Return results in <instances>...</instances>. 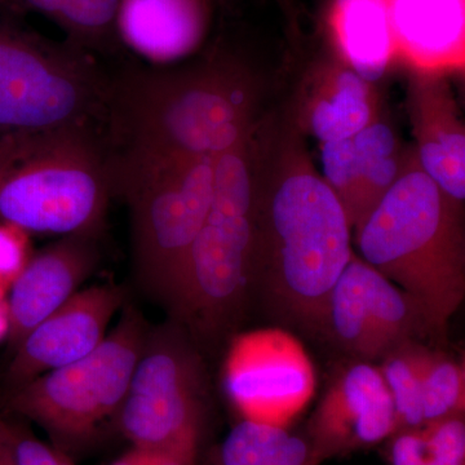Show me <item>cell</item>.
Returning <instances> with one entry per match:
<instances>
[{
    "label": "cell",
    "instance_id": "22",
    "mask_svg": "<svg viewBox=\"0 0 465 465\" xmlns=\"http://www.w3.org/2000/svg\"><path fill=\"white\" fill-rule=\"evenodd\" d=\"M11 11L35 12L52 21L66 41L96 54L119 47L116 17L121 0H0Z\"/></svg>",
    "mask_w": 465,
    "mask_h": 465
},
{
    "label": "cell",
    "instance_id": "16",
    "mask_svg": "<svg viewBox=\"0 0 465 465\" xmlns=\"http://www.w3.org/2000/svg\"><path fill=\"white\" fill-rule=\"evenodd\" d=\"M409 113L419 164L446 194L464 203L465 130L442 73L416 70L410 84Z\"/></svg>",
    "mask_w": 465,
    "mask_h": 465
},
{
    "label": "cell",
    "instance_id": "17",
    "mask_svg": "<svg viewBox=\"0 0 465 465\" xmlns=\"http://www.w3.org/2000/svg\"><path fill=\"white\" fill-rule=\"evenodd\" d=\"M381 115L374 84L341 57L311 70L296 105L295 125L321 143L348 139Z\"/></svg>",
    "mask_w": 465,
    "mask_h": 465
},
{
    "label": "cell",
    "instance_id": "10",
    "mask_svg": "<svg viewBox=\"0 0 465 465\" xmlns=\"http://www.w3.org/2000/svg\"><path fill=\"white\" fill-rule=\"evenodd\" d=\"M427 338L433 333L411 296L353 252L330 296L322 341L351 360L375 363Z\"/></svg>",
    "mask_w": 465,
    "mask_h": 465
},
{
    "label": "cell",
    "instance_id": "4",
    "mask_svg": "<svg viewBox=\"0 0 465 465\" xmlns=\"http://www.w3.org/2000/svg\"><path fill=\"white\" fill-rule=\"evenodd\" d=\"M259 173L258 125L217 159L213 203L166 308L201 351L231 336L253 295Z\"/></svg>",
    "mask_w": 465,
    "mask_h": 465
},
{
    "label": "cell",
    "instance_id": "24",
    "mask_svg": "<svg viewBox=\"0 0 465 465\" xmlns=\"http://www.w3.org/2000/svg\"><path fill=\"white\" fill-rule=\"evenodd\" d=\"M424 425L465 414V365L428 347L423 366Z\"/></svg>",
    "mask_w": 465,
    "mask_h": 465
},
{
    "label": "cell",
    "instance_id": "25",
    "mask_svg": "<svg viewBox=\"0 0 465 465\" xmlns=\"http://www.w3.org/2000/svg\"><path fill=\"white\" fill-rule=\"evenodd\" d=\"M421 430L428 465H465V415L430 421Z\"/></svg>",
    "mask_w": 465,
    "mask_h": 465
},
{
    "label": "cell",
    "instance_id": "20",
    "mask_svg": "<svg viewBox=\"0 0 465 465\" xmlns=\"http://www.w3.org/2000/svg\"><path fill=\"white\" fill-rule=\"evenodd\" d=\"M330 26L338 56L370 84L397 56L388 0H333Z\"/></svg>",
    "mask_w": 465,
    "mask_h": 465
},
{
    "label": "cell",
    "instance_id": "18",
    "mask_svg": "<svg viewBox=\"0 0 465 465\" xmlns=\"http://www.w3.org/2000/svg\"><path fill=\"white\" fill-rule=\"evenodd\" d=\"M211 18V0H121L116 32L128 50L166 66L203 45Z\"/></svg>",
    "mask_w": 465,
    "mask_h": 465
},
{
    "label": "cell",
    "instance_id": "13",
    "mask_svg": "<svg viewBox=\"0 0 465 465\" xmlns=\"http://www.w3.org/2000/svg\"><path fill=\"white\" fill-rule=\"evenodd\" d=\"M124 290L113 282L79 290L15 349L5 371L9 388L15 390L90 354L108 335L109 324L124 308Z\"/></svg>",
    "mask_w": 465,
    "mask_h": 465
},
{
    "label": "cell",
    "instance_id": "26",
    "mask_svg": "<svg viewBox=\"0 0 465 465\" xmlns=\"http://www.w3.org/2000/svg\"><path fill=\"white\" fill-rule=\"evenodd\" d=\"M29 235L23 229L0 223V293L3 295H7L9 287L32 258Z\"/></svg>",
    "mask_w": 465,
    "mask_h": 465
},
{
    "label": "cell",
    "instance_id": "3",
    "mask_svg": "<svg viewBox=\"0 0 465 465\" xmlns=\"http://www.w3.org/2000/svg\"><path fill=\"white\" fill-rule=\"evenodd\" d=\"M463 204L424 173L410 148L399 179L353 229L358 256L411 296L437 339L465 296Z\"/></svg>",
    "mask_w": 465,
    "mask_h": 465
},
{
    "label": "cell",
    "instance_id": "7",
    "mask_svg": "<svg viewBox=\"0 0 465 465\" xmlns=\"http://www.w3.org/2000/svg\"><path fill=\"white\" fill-rule=\"evenodd\" d=\"M113 84L96 56L45 38L0 12V134L99 128L112 119Z\"/></svg>",
    "mask_w": 465,
    "mask_h": 465
},
{
    "label": "cell",
    "instance_id": "19",
    "mask_svg": "<svg viewBox=\"0 0 465 465\" xmlns=\"http://www.w3.org/2000/svg\"><path fill=\"white\" fill-rule=\"evenodd\" d=\"M396 54L419 72L463 69L465 0H388Z\"/></svg>",
    "mask_w": 465,
    "mask_h": 465
},
{
    "label": "cell",
    "instance_id": "21",
    "mask_svg": "<svg viewBox=\"0 0 465 465\" xmlns=\"http://www.w3.org/2000/svg\"><path fill=\"white\" fill-rule=\"evenodd\" d=\"M307 437L282 425L242 419L208 452L203 465H321Z\"/></svg>",
    "mask_w": 465,
    "mask_h": 465
},
{
    "label": "cell",
    "instance_id": "23",
    "mask_svg": "<svg viewBox=\"0 0 465 465\" xmlns=\"http://www.w3.org/2000/svg\"><path fill=\"white\" fill-rule=\"evenodd\" d=\"M427 349L421 341H410L379 361V370L396 411V432L424 427L421 384Z\"/></svg>",
    "mask_w": 465,
    "mask_h": 465
},
{
    "label": "cell",
    "instance_id": "9",
    "mask_svg": "<svg viewBox=\"0 0 465 465\" xmlns=\"http://www.w3.org/2000/svg\"><path fill=\"white\" fill-rule=\"evenodd\" d=\"M208 378L202 351L177 323L149 327L116 424L136 448L197 463L207 418Z\"/></svg>",
    "mask_w": 465,
    "mask_h": 465
},
{
    "label": "cell",
    "instance_id": "28",
    "mask_svg": "<svg viewBox=\"0 0 465 465\" xmlns=\"http://www.w3.org/2000/svg\"><path fill=\"white\" fill-rule=\"evenodd\" d=\"M391 465H428L423 430H397L388 439Z\"/></svg>",
    "mask_w": 465,
    "mask_h": 465
},
{
    "label": "cell",
    "instance_id": "27",
    "mask_svg": "<svg viewBox=\"0 0 465 465\" xmlns=\"http://www.w3.org/2000/svg\"><path fill=\"white\" fill-rule=\"evenodd\" d=\"M16 465H75L65 452L43 442L21 423L12 420Z\"/></svg>",
    "mask_w": 465,
    "mask_h": 465
},
{
    "label": "cell",
    "instance_id": "6",
    "mask_svg": "<svg viewBox=\"0 0 465 465\" xmlns=\"http://www.w3.org/2000/svg\"><path fill=\"white\" fill-rule=\"evenodd\" d=\"M217 159L130 146L113 155L114 194L130 210L134 278L164 308L213 203Z\"/></svg>",
    "mask_w": 465,
    "mask_h": 465
},
{
    "label": "cell",
    "instance_id": "14",
    "mask_svg": "<svg viewBox=\"0 0 465 465\" xmlns=\"http://www.w3.org/2000/svg\"><path fill=\"white\" fill-rule=\"evenodd\" d=\"M97 237L64 235L29 259L7 293V341L12 351L94 273L100 262Z\"/></svg>",
    "mask_w": 465,
    "mask_h": 465
},
{
    "label": "cell",
    "instance_id": "8",
    "mask_svg": "<svg viewBox=\"0 0 465 465\" xmlns=\"http://www.w3.org/2000/svg\"><path fill=\"white\" fill-rule=\"evenodd\" d=\"M148 331L142 312L124 304L99 347L11 390L8 409L38 425L70 458L84 452L118 419Z\"/></svg>",
    "mask_w": 465,
    "mask_h": 465
},
{
    "label": "cell",
    "instance_id": "15",
    "mask_svg": "<svg viewBox=\"0 0 465 465\" xmlns=\"http://www.w3.org/2000/svg\"><path fill=\"white\" fill-rule=\"evenodd\" d=\"M321 148L323 179L341 201L351 229L399 179L410 150L403 149L399 134L381 115L353 136L321 143Z\"/></svg>",
    "mask_w": 465,
    "mask_h": 465
},
{
    "label": "cell",
    "instance_id": "2",
    "mask_svg": "<svg viewBox=\"0 0 465 465\" xmlns=\"http://www.w3.org/2000/svg\"><path fill=\"white\" fill-rule=\"evenodd\" d=\"M260 94L249 67L213 54L177 69L127 73L113 84L112 121L130 148L217 159L258 127Z\"/></svg>",
    "mask_w": 465,
    "mask_h": 465
},
{
    "label": "cell",
    "instance_id": "31",
    "mask_svg": "<svg viewBox=\"0 0 465 465\" xmlns=\"http://www.w3.org/2000/svg\"><path fill=\"white\" fill-rule=\"evenodd\" d=\"M9 329L7 295L0 293V341L7 339Z\"/></svg>",
    "mask_w": 465,
    "mask_h": 465
},
{
    "label": "cell",
    "instance_id": "30",
    "mask_svg": "<svg viewBox=\"0 0 465 465\" xmlns=\"http://www.w3.org/2000/svg\"><path fill=\"white\" fill-rule=\"evenodd\" d=\"M110 465H158L157 451L133 446Z\"/></svg>",
    "mask_w": 465,
    "mask_h": 465
},
{
    "label": "cell",
    "instance_id": "5",
    "mask_svg": "<svg viewBox=\"0 0 465 465\" xmlns=\"http://www.w3.org/2000/svg\"><path fill=\"white\" fill-rule=\"evenodd\" d=\"M112 159L99 128L0 134V223L99 235L114 195Z\"/></svg>",
    "mask_w": 465,
    "mask_h": 465
},
{
    "label": "cell",
    "instance_id": "12",
    "mask_svg": "<svg viewBox=\"0 0 465 465\" xmlns=\"http://www.w3.org/2000/svg\"><path fill=\"white\" fill-rule=\"evenodd\" d=\"M396 432V411L378 365L341 366L324 391L307 439L321 463L372 448Z\"/></svg>",
    "mask_w": 465,
    "mask_h": 465
},
{
    "label": "cell",
    "instance_id": "11",
    "mask_svg": "<svg viewBox=\"0 0 465 465\" xmlns=\"http://www.w3.org/2000/svg\"><path fill=\"white\" fill-rule=\"evenodd\" d=\"M223 385L242 419L283 427L313 397L316 371L292 333L252 330L232 336Z\"/></svg>",
    "mask_w": 465,
    "mask_h": 465
},
{
    "label": "cell",
    "instance_id": "1",
    "mask_svg": "<svg viewBox=\"0 0 465 465\" xmlns=\"http://www.w3.org/2000/svg\"><path fill=\"white\" fill-rule=\"evenodd\" d=\"M262 155L253 292L287 326L322 341L330 296L351 262V228L295 124Z\"/></svg>",
    "mask_w": 465,
    "mask_h": 465
},
{
    "label": "cell",
    "instance_id": "29",
    "mask_svg": "<svg viewBox=\"0 0 465 465\" xmlns=\"http://www.w3.org/2000/svg\"><path fill=\"white\" fill-rule=\"evenodd\" d=\"M0 465H16L15 458L12 419L0 411Z\"/></svg>",
    "mask_w": 465,
    "mask_h": 465
}]
</instances>
